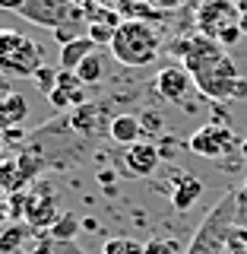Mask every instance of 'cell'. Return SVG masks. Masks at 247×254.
<instances>
[{
	"mask_svg": "<svg viewBox=\"0 0 247 254\" xmlns=\"http://www.w3.org/2000/svg\"><path fill=\"white\" fill-rule=\"evenodd\" d=\"M174 54L184 58L187 73L194 76V86L200 89L206 99L212 102H225V99H244L247 95V83L238 76L235 61L225 54L216 38L206 35H190L184 42H174Z\"/></svg>",
	"mask_w": 247,
	"mask_h": 254,
	"instance_id": "cell-1",
	"label": "cell"
},
{
	"mask_svg": "<svg viewBox=\"0 0 247 254\" xmlns=\"http://www.w3.org/2000/svg\"><path fill=\"white\" fill-rule=\"evenodd\" d=\"M108 48L124 67H149L162 54V38L146 19H124Z\"/></svg>",
	"mask_w": 247,
	"mask_h": 254,
	"instance_id": "cell-2",
	"label": "cell"
},
{
	"mask_svg": "<svg viewBox=\"0 0 247 254\" xmlns=\"http://www.w3.org/2000/svg\"><path fill=\"white\" fill-rule=\"evenodd\" d=\"M235 213H238V194L228 190V194L206 213V219L194 232L184 254H225L228 242H232V229H235Z\"/></svg>",
	"mask_w": 247,
	"mask_h": 254,
	"instance_id": "cell-3",
	"label": "cell"
},
{
	"mask_svg": "<svg viewBox=\"0 0 247 254\" xmlns=\"http://www.w3.org/2000/svg\"><path fill=\"white\" fill-rule=\"evenodd\" d=\"M45 67V51L35 38L16 29H0V76L29 79Z\"/></svg>",
	"mask_w": 247,
	"mask_h": 254,
	"instance_id": "cell-4",
	"label": "cell"
},
{
	"mask_svg": "<svg viewBox=\"0 0 247 254\" xmlns=\"http://www.w3.org/2000/svg\"><path fill=\"white\" fill-rule=\"evenodd\" d=\"M235 143H238V137H235L232 124H216V121H209V124L197 127L194 137L187 140V146H190V153L200 156V159H222V156L232 153Z\"/></svg>",
	"mask_w": 247,
	"mask_h": 254,
	"instance_id": "cell-5",
	"label": "cell"
},
{
	"mask_svg": "<svg viewBox=\"0 0 247 254\" xmlns=\"http://www.w3.org/2000/svg\"><path fill=\"white\" fill-rule=\"evenodd\" d=\"M54 219H57V194H54L51 185H35L26 194V213H22V222L32 226L38 232V229H51Z\"/></svg>",
	"mask_w": 247,
	"mask_h": 254,
	"instance_id": "cell-6",
	"label": "cell"
},
{
	"mask_svg": "<svg viewBox=\"0 0 247 254\" xmlns=\"http://www.w3.org/2000/svg\"><path fill=\"white\" fill-rule=\"evenodd\" d=\"M235 22H241V13L232 0H203L197 10V32L206 38H219V32Z\"/></svg>",
	"mask_w": 247,
	"mask_h": 254,
	"instance_id": "cell-7",
	"label": "cell"
},
{
	"mask_svg": "<svg viewBox=\"0 0 247 254\" xmlns=\"http://www.w3.org/2000/svg\"><path fill=\"white\" fill-rule=\"evenodd\" d=\"M190 86H194V76H190L187 67H181V64H168V67H162L155 73V92H158V99L171 102V105H181V102L187 99Z\"/></svg>",
	"mask_w": 247,
	"mask_h": 254,
	"instance_id": "cell-8",
	"label": "cell"
},
{
	"mask_svg": "<svg viewBox=\"0 0 247 254\" xmlns=\"http://www.w3.org/2000/svg\"><path fill=\"white\" fill-rule=\"evenodd\" d=\"M158 159H162V153H158L155 143L140 140V143H133V146H127L124 165H127V172L137 175V178H149V175L158 169Z\"/></svg>",
	"mask_w": 247,
	"mask_h": 254,
	"instance_id": "cell-9",
	"label": "cell"
},
{
	"mask_svg": "<svg viewBox=\"0 0 247 254\" xmlns=\"http://www.w3.org/2000/svg\"><path fill=\"white\" fill-rule=\"evenodd\" d=\"M48 102H51L57 111L83 105V102H86V92H83V83H79V76L70 73V70H60V73H57V86L48 92Z\"/></svg>",
	"mask_w": 247,
	"mask_h": 254,
	"instance_id": "cell-10",
	"label": "cell"
},
{
	"mask_svg": "<svg viewBox=\"0 0 247 254\" xmlns=\"http://www.w3.org/2000/svg\"><path fill=\"white\" fill-rule=\"evenodd\" d=\"M38 242L42 238L26 222H13V226L0 229V254H29V251H35Z\"/></svg>",
	"mask_w": 247,
	"mask_h": 254,
	"instance_id": "cell-11",
	"label": "cell"
},
{
	"mask_svg": "<svg viewBox=\"0 0 247 254\" xmlns=\"http://www.w3.org/2000/svg\"><path fill=\"white\" fill-rule=\"evenodd\" d=\"M203 197V181L197 178V175H178L174 178V188H171V203H174V210H181V213H187V210H194L197 200Z\"/></svg>",
	"mask_w": 247,
	"mask_h": 254,
	"instance_id": "cell-12",
	"label": "cell"
},
{
	"mask_svg": "<svg viewBox=\"0 0 247 254\" xmlns=\"http://www.w3.org/2000/svg\"><path fill=\"white\" fill-rule=\"evenodd\" d=\"M143 121L137 115H117L114 121L108 124V133H111V140L114 143H121V146H133V143H140L143 140Z\"/></svg>",
	"mask_w": 247,
	"mask_h": 254,
	"instance_id": "cell-13",
	"label": "cell"
},
{
	"mask_svg": "<svg viewBox=\"0 0 247 254\" xmlns=\"http://www.w3.org/2000/svg\"><path fill=\"white\" fill-rule=\"evenodd\" d=\"M26 118H29V102L22 99L19 92H10V95L0 99V133L19 127Z\"/></svg>",
	"mask_w": 247,
	"mask_h": 254,
	"instance_id": "cell-14",
	"label": "cell"
},
{
	"mask_svg": "<svg viewBox=\"0 0 247 254\" xmlns=\"http://www.w3.org/2000/svg\"><path fill=\"white\" fill-rule=\"evenodd\" d=\"M92 51H95V42H92L89 35H83V38H76V42L63 45V48H60V70H70V73H73V70H76L86 58H89Z\"/></svg>",
	"mask_w": 247,
	"mask_h": 254,
	"instance_id": "cell-15",
	"label": "cell"
},
{
	"mask_svg": "<svg viewBox=\"0 0 247 254\" xmlns=\"http://www.w3.org/2000/svg\"><path fill=\"white\" fill-rule=\"evenodd\" d=\"M73 73L79 76V83L83 86H95V83H101V79L108 76V67H105V54L101 51H92L89 58H86L79 67L73 70Z\"/></svg>",
	"mask_w": 247,
	"mask_h": 254,
	"instance_id": "cell-16",
	"label": "cell"
},
{
	"mask_svg": "<svg viewBox=\"0 0 247 254\" xmlns=\"http://www.w3.org/2000/svg\"><path fill=\"white\" fill-rule=\"evenodd\" d=\"M79 229H83V219L76 216V213H60L57 219H54V226L48 229V238L51 242H73V238L79 235Z\"/></svg>",
	"mask_w": 247,
	"mask_h": 254,
	"instance_id": "cell-17",
	"label": "cell"
},
{
	"mask_svg": "<svg viewBox=\"0 0 247 254\" xmlns=\"http://www.w3.org/2000/svg\"><path fill=\"white\" fill-rule=\"evenodd\" d=\"M22 185H26V175L19 172V162L16 159H6L0 165V194H19Z\"/></svg>",
	"mask_w": 247,
	"mask_h": 254,
	"instance_id": "cell-18",
	"label": "cell"
},
{
	"mask_svg": "<svg viewBox=\"0 0 247 254\" xmlns=\"http://www.w3.org/2000/svg\"><path fill=\"white\" fill-rule=\"evenodd\" d=\"M146 254H181V242H174V238H152V242H146Z\"/></svg>",
	"mask_w": 247,
	"mask_h": 254,
	"instance_id": "cell-19",
	"label": "cell"
},
{
	"mask_svg": "<svg viewBox=\"0 0 247 254\" xmlns=\"http://www.w3.org/2000/svg\"><path fill=\"white\" fill-rule=\"evenodd\" d=\"M57 73H60V70H54V67H42V70H38V73L32 76V79H35V86H38V89H42V92L48 95V92L54 89V86H57Z\"/></svg>",
	"mask_w": 247,
	"mask_h": 254,
	"instance_id": "cell-20",
	"label": "cell"
},
{
	"mask_svg": "<svg viewBox=\"0 0 247 254\" xmlns=\"http://www.w3.org/2000/svg\"><path fill=\"white\" fill-rule=\"evenodd\" d=\"M241 35H244V32H241V22H235V26H228V29H222V32H219V38H216V42H219L222 48H225V45H235Z\"/></svg>",
	"mask_w": 247,
	"mask_h": 254,
	"instance_id": "cell-21",
	"label": "cell"
},
{
	"mask_svg": "<svg viewBox=\"0 0 247 254\" xmlns=\"http://www.w3.org/2000/svg\"><path fill=\"white\" fill-rule=\"evenodd\" d=\"M127 251V238H105L101 242V254H124Z\"/></svg>",
	"mask_w": 247,
	"mask_h": 254,
	"instance_id": "cell-22",
	"label": "cell"
},
{
	"mask_svg": "<svg viewBox=\"0 0 247 254\" xmlns=\"http://www.w3.org/2000/svg\"><path fill=\"white\" fill-rule=\"evenodd\" d=\"M152 10H174V6H181L184 0H146Z\"/></svg>",
	"mask_w": 247,
	"mask_h": 254,
	"instance_id": "cell-23",
	"label": "cell"
},
{
	"mask_svg": "<svg viewBox=\"0 0 247 254\" xmlns=\"http://www.w3.org/2000/svg\"><path fill=\"white\" fill-rule=\"evenodd\" d=\"M6 203H10V197H6V194H0V229H3L6 216H10V206H6Z\"/></svg>",
	"mask_w": 247,
	"mask_h": 254,
	"instance_id": "cell-24",
	"label": "cell"
},
{
	"mask_svg": "<svg viewBox=\"0 0 247 254\" xmlns=\"http://www.w3.org/2000/svg\"><path fill=\"white\" fill-rule=\"evenodd\" d=\"M22 3H26V0H0V10H13V13H19V10H22Z\"/></svg>",
	"mask_w": 247,
	"mask_h": 254,
	"instance_id": "cell-25",
	"label": "cell"
},
{
	"mask_svg": "<svg viewBox=\"0 0 247 254\" xmlns=\"http://www.w3.org/2000/svg\"><path fill=\"white\" fill-rule=\"evenodd\" d=\"M124 254H146V245H140V242H133V238H127V251Z\"/></svg>",
	"mask_w": 247,
	"mask_h": 254,
	"instance_id": "cell-26",
	"label": "cell"
},
{
	"mask_svg": "<svg viewBox=\"0 0 247 254\" xmlns=\"http://www.w3.org/2000/svg\"><path fill=\"white\" fill-rule=\"evenodd\" d=\"M51 245H54L51 238H42V242L35 245V251H29V254H51Z\"/></svg>",
	"mask_w": 247,
	"mask_h": 254,
	"instance_id": "cell-27",
	"label": "cell"
},
{
	"mask_svg": "<svg viewBox=\"0 0 247 254\" xmlns=\"http://www.w3.org/2000/svg\"><path fill=\"white\" fill-rule=\"evenodd\" d=\"M83 232H99V219L86 216V219H83Z\"/></svg>",
	"mask_w": 247,
	"mask_h": 254,
	"instance_id": "cell-28",
	"label": "cell"
},
{
	"mask_svg": "<svg viewBox=\"0 0 247 254\" xmlns=\"http://www.w3.org/2000/svg\"><path fill=\"white\" fill-rule=\"evenodd\" d=\"M241 159H244V162H247V140L241 143Z\"/></svg>",
	"mask_w": 247,
	"mask_h": 254,
	"instance_id": "cell-29",
	"label": "cell"
},
{
	"mask_svg": "<svg viewBox=\"0 0 247 254\" xmlns=\"http://www.w3.org/2000/svg\"><path fill=\"white\" fill-rule=\"evenodd\" d=\"M3 143H6V140H3V133H0V153H3Z\"/></svg>",
	"mask_w": 247,
	"mask_h": 254,
	"instance_id": "cell-30",
	"label": "cell"
},
{
	"mask_svg": "<svg viewBox=\"0 0 247 254\" xmlns=\"http://www.w3.org/2000/svg\"><path fill=\"white\" fill-rule=\"evenodd\" d=\"M73 254H83V251H73Z\"/></svg>",
	"mask_w": 247,
	"mask_h": 254,
	"instance_id": "cell-31",
	"label": "cell"
}]
</instances>
